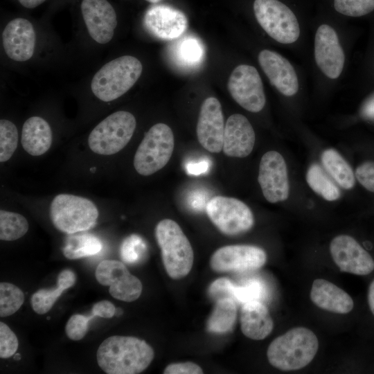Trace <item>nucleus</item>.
<instances>
[{
  "mask_svg": "<svg viewBox=\"0 0 374 374\" xmlns=\"http://www.w3.org/2000/svg\"><path fill=\"white\" fill-rule=\"evenodd\" d=\"M326 171L339 186L346 190L355 184V175L353 169L341 155L332 148L325 150L321 157Z\"/></svg>",
  "mask_w": 374,
  "mask_h": 374,
  "instance_id": "a878e982",
  "label": "nucleus"
},
{
  "mask_svg": "<svg viewBox=\"0 0 374 374\" xmlns=\"http://www.w3.org/2000/svg\"><path fill=\"white\" fill-rule=\"evenodd\" d=\"M50 217L55 227L66 234L84 231L92 228L98 211L89 199L71 194H59L53 199Z\"/></svg>",
  "mask_w": 374,
  "mask_h": 374,
  "instance_id": "0eeeda50",
  "label": "nucleus"
},
{
  "mask_svg": "<svg viewBox=\"0 0 374 374\" xmlns=\"http://www.w3.org/2000/svg\"><path fill=\"white\" fill-rule=\"evenodd\" d=\"M80 8L90 36L99 44L108 43L117 26L113 6L107 0H82Z\"/></svg>",
  "mask_w": 374,
  "mask_h": 374,
  "instance_id": "a211bd4d",
  "label": "nucleus"
},
{
  "mask_svg": "<svg viewBox=\"0 0 374 374\" xmlns=\"http://www.w3.org/2000/svg\"><path fill=\"white\" fill-rule=\"evenodd\" d=\"M318 348V339L312 330L296 327L274 339L268 347L267 356L274 367L295 371L310 364Z\"/></svg>",
  "mask_w": 374,
  "mask_h": 374,
  "instance_id": "7ed1b4c3",
  "label": "nucleus"
},
{
  "mask_svg": "<svg viewBox=\"0 0 374 374\" xmlns=\"http://www.w3.org/2000/svg\"><path fill=\"white\" fill-rule=\"evenodd\" d=\"M53 135L49 124L39 116L27 119L22 127L21 143L23 148L32 156L46 152L52 143Z\"/></svg>",
  "mask_w": 374,
  "mask_h": 374,
  "instance_id": "b1692460",
  "label": "nucleus"
},
{
  "mask_svg": "<svg viewBox=\"0 0 374 374\" xmlns=\"http://www.w3.org/2000/svg\"><path fill=\"white\" fill-rule=\"evenodd\" d=\"M310 299L319 308L337 314L348 313L354 306L353 301L347 292L321 278L314 280Z\"/></svg>",
  "mask_w": 374,
  "mask_h": 374,
  "instance_id": "4be33fe9",
  "label": "nucleus"
},
{
  "mask_svg": "<svg viewBox=\"0 0 374 374\" xmlns=\"http://www.w3.org/2000/svg\"><path fill=\"white\" fill-rule=\"evenodd\" d=\"M46 319H47L48 320L50 319V317H48Z\"/></svg>",
  "mask_w": 374,
  "mask_h": 374,
  "instance_id": "de8ad7c7",
  "label": "nucleus"
},
{
  "mask_svg": "<svg viewBox=\"0 0 374 374\" xmlns=\"http://www.w3.org/2000/svg\"><path fill=\"white\" fill-rule=\"evenodd\" d=\"M116 308L112 303L103 300L95 303L91 310V314L94 317L102 318H112L114 316Z\"/></svg>",
  "mask_w": 374,
  "mask_h": 374,
  "instance_id": "79ce46f5",
  "label": "nucleus"
},
{
  "mask_svg": "<svg viewBox=\"0 0 374 374\" xmlns=\"http://www.w3.org/2000/svg\"><path fill=\"white\" fill-rule=\"evenodd\" d=\"M164 374H202L203 370L192 362L173 363L168 365L163 371Z\"/></svg>",
  "mask_w": 374,
  "mask_h": 374,
  "instance_id": "a19ab883",
  "label": "nucleus"
},
{
  "mask_svg": "<svg viewBox=\"0 0 374 374\" xmlns=\"http://www.w3.org/2000/svg\"><path fill=\"white\" fill-rule=\"evenodd\" d=\"M62 249L64 256L70 260L97 254L102 249L100 240L94 235L83 233L69 234Z\"/></svg>",
  "mask_w": 374,
  "mask_h": 374,
  "instance_id": "c85d7f7f",
  "label": "nucleus"
},
{
  "mask_svg": "<svg viewBox=\"0 0 374 374\" xmlns=\"http://www.w3.org/2000/svg\"><path fill=\"white\" fill-rule=\"evenodd\" d=\"M303 0H253L252 11L261 28L273 40L290 46L301 37Z\"/></svg>",
  "mask_w": 374,
  "mask_h": 374,
  "instance_id": "f257e3e1",
  "label": "nucleus"
},
{
  "mask_svg": "<svg viewBox=\"0 0 374 374\" xmlns=\"http://www.w3.org/2000/svg\"><path fill=\"white\" fill-rule=\"evenodd\" d=\"M76 280L75 274L69 269L62 270L58 275L55 289H41L35 292L30 299L33 310L39 314L48 312L62 292L72 287Z\"/></svg>",
  "mask_w": 374,
  "mask_h": 374,
  "instance_id": "393cba45",
  "label": "nucleus"
},
{
  "mask_svg": "<svg viewBox=\"0 0 374 374\" xmlns=\"http://www.w3.org/2000/svg\"><path fill=\"white\" fill-rule=\"evenodd\" d=\"M18 144V131L15 125L6 119L0 121V161L10 159Z\"/></svg>",
  "mask_w": 374,
  "mask_h": 374,
  "instance_id": "f704fd0d",
  "label": "nucleus"
},
{
  "mask_svg": "<svg viewBox=\"0 0 374 374\" xmlns=\"http://www.w3.org/2000/svg\"><path fill=\"white\" fill-rule=\"evenodd\" d=\"M134 115L128 112H116L100 123L91 132L88 143L95 153L111 155L118 152L130 141L136 129Z\"/></svg>",
  "mask_w": 374,
  "mask_h": 374,
  "instance_id": "1a4fd4ad",
  "label": "nucleus"
},
{
  "mask_svg": "<svg viewBox=\"0 0 374 374\" xmlns=\"http://www.w3.org/2000/svg\"><path fill=\"white\" fill-rule=\"evenodd\" d=\"M147 254V245L139 235L132 234L127 237L120 247V255L123 262L127 264L140 262Z\"/></svg>",
  "mask_w": 374,
  "mask_h": 374,
  "instance_id": "72a5a7b5",
  "label": "nucleus"
},
{
  "mask_svg": "<svg viewBox=\"0 0 374 374\" xmlns=\"http://www.w3.org/2000/svg\"><path fill=\"white\" fill-rule=\"evenodd\" d=\"M319 6L337 18H359L374 12V0H319Z\"/></svg>",
  "mask_w": 374,
  "mask_h": 374,
  "instance_id": "cd10ccee",
  "label": "nucleus"
},
{
  "mask_svg": "<svg viewBox=\"0 0 374 374\" xmlns=\"http://www.w3.org/2000/svg\"><path fill=\"white\" fill-rule=\"evenodd\" d=\"M24 301V294L16 285L3 282L0 283V316L5 317L15 313Z\"/></svg>",
  "mask_w": 374,
  "mask_h": 374,
  "instance_id": "473e14b6",
  "label": "nucleus"
},
{
  "mask_svg": "<svg viewBox=\"0 0 374 374\" xmlns=\"http://www.w3.org/2000/svg\"><path fill=\"white\" fill-rule=\"evenodd\" d=\"M142 71V64L137 58L130 55L117 57L105 64L94 75L91 91L100 100L112 101L132 87Z\"/></svg>",
  "mask_w": 374,
  "mask_h": 374,
  "instance_id": "423d86ee",
  "label": "nucleus"
},
{
  "mask_svg": "<svg viewBox=\"0 0 374 374\" xmlns=\"http://www.w3.org/2000/svg\"><path fill=\"white\" fill-rule=\"evenodd\" d=\"M314 36V59L321 73L330 80L342 74L346 56L335 27V17L319 6Z\"/></svg>",
  "mask_w": 374,
  "mask_h": 374,
  "instance_id": "20e7f679",
  "label": "nucleus"
},
{
  "mask_svg": "<svg viewBox=\"0 0 374 374\" xmlns=\"http://www.w3.org/2000/svg\"><path fill=\"white\" fill-rule=\"evenodd\" d=\"M265 290L262 284L256 280H251L235 288L234 300L237 303H244L250 301H260L264 297Z\"/></svg>",
  "mask_w": 374,
  "mask_h": 374,
  "instance_id": "c9c22d12",
  "label": "nucleus"
},
{
  "mask_svg": "<svg viewBox=\"0 0 374 374\" xmlns=\"http://www.w3.org/2000/svg\"><path fill=\"white\" fill-rule=\"evenodd\" d=\"M143 22L151 35L165 40L178 38L188 26L184 13L166 5L150 7L145 14Z\"/></svg>",
  "mask_w": 374,
  "mask_h": 374,
  "instance_id": "6ab92c4d",
  "label": "nucleus"
},
{
  "mask_svg": "<svg viewBox=\"0 0 374 374\" xmlns=\"http://www.w3.org/2000/svg\"><path fill=\"white\" fill-rule=\"evenodd\" d=\"M155 237L168 275L175 280L187 276L192 269L194 255L179 225L170 219L162 220L155 227Z\"/></svg>",
  "mask_w": 374,
  "mask_h": 374,
  "instance_id": "39448f33",
  "label": "nucleus"
},
{
  "mask_svg": "<svg viewBox=\"0 0 374 374\" xmlns=\"http://www.w3.org/2000/svg\"><path fill=\"white\" fill-rule=\"evenodd\" d=\"M145 1L152 3H157L161 1V0H145Z\"/></svg>",
  "mask_w": 374,
  "mask_h": 374,
  "instance_id": "49530a36",
  "label": "nucleus"
},
{
  "mask_svg": "<svg viewBox=\"0 0 374 374\" xmlns=\"http://www.w3.org/2000/svg\"><path fill=\"white\" fill-rule=\"evenodd\" d=\"M173 47L172 55L175 60L182 66L195 67L203 60L204 55L203 44L195 37H184L179 39Z\"/></svg>",
  "mask_w": 374,
  "mask_h": 374,
  "instance_id": "c756f323",
  "label": "nucleus"
},
{
  "mask_svg": "<svg viewBox=\"0 0 374 374\" xmlns=\"http://www.w3.org/2000/svg\"><path fill=\"white\" fill-rule=\"evenodd\" d=\"M332 258L340 271L367 275L374 269L371 256L351 236L339 235L331 241Z\"/></svg>",
  "mask_w": 374,
  "mask_h": 374,
  "instance_id": "dca6fc26",
  "label": "nucleus"
},
{
  "mask_svg": "<svg viewBox=\"0 0 374 374\" xmlns=\"http://www.w3.org/2000/svg\"><path fill=\"white\" fill-rule=\"evenodd\" d=\"M96 278L103 285L109 286L111 296L118 300L132 302L142 292V283L131 274L123 262L116 260H104L96 267Z\"/></svg>",
  "mask_w": 374,
  "mask_h": 374,
  "instance_id": "f8f14e48",
  "label": "nucleus"
},
{
  "mask_svg": "<svg viewBox=\"0 0 374 374\" xmlns=\"http://www.w3.org/2000/svg\"><path fill=\"white\" fill-rule=\"evenodd\" d=\"M256 140L249 121L240 114L231 115L225 125L222 150L230 157L244 158L253 150Z\"/></svg>",
  "mask_w": 374,
  "mask_h": 374,
  "instance_id": "412c9836",
  "label": "nucleus"
},
{
  "mask_svg": "<svg viewBox=\"0 0 374 374\" xmlns=\"http://www.w3.org/2000/svg\"><path fill=\"white\" fill-rule=\"evenodd\" d=\"M175 146L171 128L164 123H157L145 133L134 158L136 171L149 176L163 168L169 161Z\"/></svg>",
  "mask_w": 374,
  "mask_h": 374,
  "instance_id": "6e6552de",
  "label": "nucleus"
},
{
  "mask_svg": "<svg viewBox=\"0 0 374 374\" xmlns=\"http://www.w3.org/2000/svg\"><path fill=\"white\" fill-rule=\"evenodd\" d=\"M306 181L316 193L327 201L337 200L341 195L339 187L317 163H313L309 167Z\"/></svg>",
  "mask_w": 374,
  "mask_h": 374,
  "instance_id": "7c9ffc66",
  "label": "nucleus"
},
{
  "mask_svg": "<svg viewBox=\"0 0 374 374\" xmlns=\"http://www.w3.org/2000/svg\"><path fill=\"white\" fill-rule=\"evenodd\" d=\"M266 261V252L260 247L233 244L217 249L210 259V265L217 272H238L258 269Z\"/></svg>",
  "mask_w": 374,
  "mask_h": 374,
  "instance_id": "ddd939ff",
  "label": "nucleus"
},
{
  "mask_svg": "<svg viewBox=\"0 0 374 374\" xmlns=\"http://www.w3.org/2000/svg\"><path fill=\"white\" fill-rule=\"evenodd\" d=\"M3 46L12 60L24 62L32 57L35 46V33L32 24L24 18L11 20L3 33Z\"/></svg>",
  "mask_w": 374,
  "mask_h": 374,
  "instance_id": "aec40b11",
  "label": "nucleus"
},
{
  "mask_svg": "<svg viewBox=\"0 0 374 374\" xmlns=\"http://www.w3.org/2000/svg\"><path fill=\"white\" fill-rule=\"evenodd\" d=\"M368 301L371 311L374 314V280L371 282L369 286Z\"/></svg>",
  "mask_w": 374,
  "mask_h": 374,
  "instance_id": "a18cd8bd",
  "label": "nucleus"
},
{
  "mask_svg": "<svg viewBox=\"0 0 374 374\" xmlns=\"http://www.w3.org/2000/svg\"><path fill=\"white\" fill-rule=\"evenodd\" d=\"M46 0H18L19 3L26 8H34L44 3Z\"/></svg>",
  "mask_w": 374,
  "mask_h": 374,
  "instance_id": "c03bdc74",
  "label": "nucleus"
},
{
  "mask_svg": "<svg viewBox=\"0 0 374 374\" xmlns=\"http://www.w3.org/2000/svg\"><path fill=\"white\" fill-rule=\"evenodd\" d=\"M153 348L144 340L130 336H111L99 346L96 358L107 374H137L154 359Z\"/></svg>",
  "mask_w": 374,
  "mask_h": 374,
  "instance_id": "f03ea898",
  "label": "nucleus"
},
{
  "mask_svg": "<svg viewBox=\"0 0 374 374\" xmlns=\"http://www.w3.org/2000/svg\"><path fill=\"white\" fill-rule=\"evenodd\" d=\"M240 328L248 338L261 340L272 331L274 322L267 308L260 301H250L242 304Z\"/></svg>",
  "mask_w": 374,
  "mask_h": 374,
  "instance_id": "5701e85b",
  "label": "nucleus"
},
{
  "mask_svg": "<svg viewBox=\"0 0 374 374\" xmlns=\"http://www.w3.org/2000/svg\"><path fill=\"white\" fill-rule=\"evenodd\" d=\"M224 116L220 101L208 97L202 103L197 123V136L200 145L212 153L222 150L224 134Z\"/></svg>",
  "mask_w": 374,
  "mask_h": 374,
  "instance_id": "f3484780",
  "label": "nucleus"
},
{
  "mask_svg": "<svg viewBox=\"0 0 374 374\" xmlns=\"http://www.w3.org/2000/svg\"><path fill=\"white\" fill-rule=\"evenodd\" d=\"M28 222L21 214L0 211V239L12 241L24 236L28 230Z\"/></svg>",
  "mask_w": 374,
  "mask_h": 374,
  "instance_id": "2f4dec72",
  "label": "nucleus"
},
{
  "mask_svg": "<svg viewBox=\"0 0 374 374\" xmlns=\"http://www.w3.org/2000/svg\"><path fill=\"white\" fill-rule=\"evenodd\" d=\"M258 60L271 84L280 94L292 97L299 92V75L285 57L276 51L263 49L259 52Z\"/></svg>",
  "mask_w": 374,
  "mask_h": 374,
  "instance_id": "2eb2a0df",
  "label": "nucleus"
},
{
  "mask_svg": "<svg viewBox=\"0 0 374 374\" xmlns=\"http://www.w3.org/2000/svg\"><path fill=\"white\" fill-rule=\"evenodd\" d=\"M263 196L270 203L287 199L290 192L285 161L276 151L265 153L260 160L258 177Z\"/></svg>",
  "mask_w": 374,
  "mask_h": 374,
  "instance_id": "4468645a",
  "label": "nucleus"
},
{
  "mask_svg": "<svg viewBox=\"0 0 374 374\" xmlns=\"http://www.w3.org/2000/svg\"><path fill=\"white\" fill-rule=\"evenodd\" d=\"M235 286L236 285L228 278H217L210 285L208 295L215 301L226 297L234 299Z\"/></svg>",
  "mask_w": 374,
  "mask_h": 374,
  "instance_id": "58836bf2",
  "label": "nucleus"
},
{
  "mask_svg": "<svg viewBox=\"0 0 374 374\" xmlns=\"http://www.w3.org/2000/svg\"><path fill=\"white\" fill-rule=\"evenodd\" d=\"M206 213L212 223L226 235H237L250 230L254 217L249 207L234 197L215 196L206 206Z\"/></svg>",
  "mask_w": 374,
  "mask_h": 374,
  "instance_id": "9d476101",
  "label": "nucleus"
},
{
  "mask_svg": "<svg viewBox=\"0 0 374 374\" xmlns=\"http://www.w3.org/2000/svg\"><path fill=\"white\" fill-rule=\"evenodd\" d=\"M355 175L366 190L374 193V161H366L359 165Z\"/></svg>",
  "mask_w": 374,
  "mask_h": 374,
  "instance_id": "ea45409f",
  "label": "nucleus"
},
{
  "mask_svg": "<svg viewBox=\"0 0 374 374\" xmlns=\"http://www.w3.org/2000/svg\"><path fill=\"white\" fill-rule=\"evenodd\" d=\"M19 346L18 339L11 329L0 322V357L6 359L12 356Z\"/></svg>",
  "mask_w": 374,
  "mask_h": 374,
  "instance_id": "4c0bfd02",
  "label": "nucleus"
},
{
  "mask_svg": "<svg viewBox=\"0 0 374 374\" xmlns=\"http://www.w3.org/2000/svg\"><path fill=\"white\" fill-rule=\"evenodd\" d=\"M93 317L92 314L89 316L79 314L72 315L65 326L67 337L73 341L82 339L87 332L89 321Z\"/></svg>",
  "mask_w": 374,
  "mask_h": 374,
  "instance_id": "e433bc0d",
  "label": "nucleus"
},
{
  "mask_svg": "<svg viewBox=\"0 0 374 374\" xmlns=\"http://www.w3.org/2000/svg\"><path fill=\"white\" fill-rule=\"evenodd\" d=\"M362 114L364 117L374 119V98L370 99L362 109Z\"/></svg>",
  "mask_w": 374,
  "mask_h": 374,
  "instance_id": "37998d69",
  "label": "nucleus"
},
{
  "mask_svg": "<svg viewBox=\"0 0 374 374\" xmlns=\"http://www.w3.org/2000/svg\"><path fill=\"white\" fill-rule=\"evenodd\" d=\"M228 90L233 100L244 109L253 113L265 107L266 97L258 70L249 64H240L231 72Z\"/></svg>",
  "mask_w": 374,
  "mask_h": 374,
  "instance_id": "9b49d317",
  "label": "nucleus"
},
{
  "mask_svg": "<svg viewBox=\"0 0 374 374\" xmlns=\"http://www.w3.org/2000/svg\"><path fill=\"white\" fill-rule=\"evenodd\" d=\"M236 301L229 297L216 300L214 308L207 321V330L216 334L231 331L236 321Z\"/></svg>",
  "mask_w": 374,
  "mask_h": 374,
  "instance_id": "bb28decb",
  "label": "nucleus"
}]
</instances>
